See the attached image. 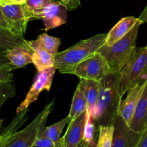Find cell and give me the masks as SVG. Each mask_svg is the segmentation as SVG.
<instances>
[{
    "mask_svg": "<svg viewBox=\"0 0 147 147\" xmlns=\"http://www.w3.org/2000/svg\"><path fill=\"white\" fill-rule=\"evenodd\" d=\"M86 111L70 121L68 127L63 136L64 147H77L83 139Z\"/></svg>",
    "mask_w": 147,
    "mask_h": 147,
    "instance_id": "7c38bea8",
    "label": "cell"
},
{
    "mask_svg": "<svg viewBox=\"0 0 147 147\" xmlns=\"http://www.w3.org/2000/svg\"><path fill=\"white\" fill-rule=\"evenodd\" d=\"M71 121L70 116H67L65 119H62L60 121L57 122V123H54V124L51 125L50 126H47L46 127L45 124L43 125L42 126L39 135L41 136H45L46 137L49 138L50 140L53 141L55 144H57L59 142L60 139H61V134L63 133V131L64 129L65 126L69 123Z\"/></svg>",
    "mask_w": 147,
    "mask_h": 147,
    "instance_id": "d6986e66",
    "label": "cell"
},
{
    "mask_svg": "<svg viewBox=\"0 0 147 147\" xmlns=\"http://www.w3.org/2000/svg\"><path fill=\"white\" fill-rule=\"evenodd\" d=\"M56 70V67H53L46 69L43 71L38 72L25 98L17 108L16 113H18L24 109H28L32 103L37 100L38 96L43 90L50 91Z\"/></svg>",
    "mask_w": 147,
    "mask_h": 147,
    "instance_id": "ba28073f",
    "label": "cell"
},
{
    "mask_svg": "<svg viewBox=\"0 0 147 147\" xmlns=\"http://www.w3.org/2000/svg\"><path fill=\"white\" fill-rule=\"evenodd\" d=\"M15 0H0V5L7 4H12L14 3Z\"/></svg>",
    "mask_w": 147,
    "mask_h": 147,
    "instance_id": "d6a6232c",
    "label": "cell"
},
{
    "mask_svg": "<svg viewBox=\"0 0 147 147\" xmlns=\"http://www.w3.org/2000/svg\"><path fill=\"white\" fill-rule=\"evenodd\" d=\"M67 7L58 0H55L46 7L41 14L45 31H48L65 24L67 22Z\"/></svg>",
    "mask_w": 147,
    "mask_h": 147,
    "instance_id": "8fae6325",
    "label": "cell"
},
{
    "mask_svg": "<svg viewBox=\"0 0 147 147\" xmlns=\"http://www.w3.org/2000/svg\"><path fill=\"white\" fill-rule=\"evenodd\" d=\"M0 27H4V28L9 29V27L8 23H7L5 17H4V14H3L1 9H0Z\"/></svg>",
    "mask_w": 147,
    "mask_h": 147,
    "instance_id": "4dcf8cb0",
    "label": "cell"
},
{
    "mask_svg": "<svg viewBox=\"0 0 147 147\" xmlns=\"http://www.w3.org/2000/svg\"><path fill=\"white\" fill-rule=\"evenodd\" d=\"M16 94V86L13 80L0 83V109L4 102Z\"/></svg>",
    "mask_w": 147,
    "mask_h": 147,
    "instance_id": "d4e9b609",
    "label": "cell"
},
{
    "mask_svg": "<svg viewBox=\"0 0 147 147\" xmlns=\"http://www.w3.org/2000/svg\"><path fill=\"white\" fill-rule=\"evenodd\" d=\"M11 65L5 56V50L0 48V67Z\"/></svg>",
    "mask_w": 147,
    "mask_h": 147,
    "instance_id": "f1b7e54d",
    "label": "cell"
},
{
    "mask_svg": "<svg viewBox=\"0 0 147 147\" xmlns=\"http://www.w3.org/2000/svg\"><path fill=\"white\" fill-rule=\"evenodd\" d=\"M60 1L70 11L76 9L80 7V1L79 0H61Z\"/></svg>",
    "mask_w": 147,
    "mask_h": 147,
    "instance_id": "83f0119b",
    "label": "cell"
},
{
    "mask_svg": "<svg viewBox=\"0 0 147 147\" xmlns=\"http://www.w3.org/2000/svg\"><path fill=\"white\" fill-rule=\"evenodd\" d=\"M26 1V0H15L14 3H17V4H24Z\"/></svg>",
    "mask_w": 147,
    "mask_h": 147,
    "instance_id": "d590c367",
    "label": "cell"
},
{
    "mask_svg": "<svg viewBox=\"0 0 147 147\" xmlns=\"http://www.w3.org/2000/svg\"><path fill=\"white\" fill-rule=\"evenodd\" d=\"M87 147H97V144L96 145H93V146H88Z\"/></svg>",
    "mask_w": 147,
    "mask_h": 147,
    "instance_id": "74e56055",
    "label": "cell"
},
{
    "mask_svg": "<svg viewBox=\"0 0 147 147\" xmlns=\"http://www.w3.org/2000/svg\"><path fill=\"white\" fill-rule=\"evenodd\" d=\"M137 147H147V126L142 131V136H141Z\"/></svg>",
    "mask_w": 147,
    "mask_h": 147,
    "instance_id": "f546056e",
    "label": "cell"
},
{
    "mask_svg": "<svg viewBox=\"0 0 147 147\" xmlns=\"http://www.w3.org/2000/svg\"><path fill=\"white\" fill-rule=\"evenodd\" d=\"M87 101H86L84 93L82 89L78 86L75 91L74 96H73V101H72L68 116H70L71 120H73L85 113L87 111Z\"/></svg>",
    "mask_w": 147,
    "mask_h": 147,
    "instance_id": "44dd1931",
    "label": "cell"
},
{
    "mask_svg": "<svg viewBox=\"0 0 147 147\" xmlns=\"http://www.w3.org/2000/svg\"><path fill=\"white\" fill-rule=\"evenodd\" d=\"M55 147H64V143H63V137L59 140V142H57L55 144Z\"/></svg>",
    "mask_w": 147,
    "mask_h": 147,
    "instance_id": "836d02e7",
    "label": "cell"
},
{
    "mask_svg": "<svg viewBox=\"0 0 147 147\" xmlns=\"http://www.w3.org/2000/svg\"><path fill=\"white\" fill-rule=\"evenodd\" d=\"M138 20L142 23H147V6L140 14V16L138 17Z\"/></svg>",
    "mask_w": 147,
    "mask_h": 147,
    "instance_id": "1f68e13d",
    "label": "cell"
},
{
    "mask_svg": "<svg viewBox=\"0 0 147 147\" xmlns=\"http://www.w3.org/2000/svg\"><path fill=\"white\" fill-rule=\"evenodd\" d=\"M33 52L34 50L30 47L18 46L5 50V56L16 68H21L32 63Z\"/></svg>",
    "mask_w": 147,
    "mask_h": 147,
    "instance_id": "9a60e30c",
    "label": "cell"
},
{
    "mask_svg": "<svg viewBox=\"0 0 147 147\" xmlns=\"http://www.w3.org/2000/svg\"><path fill=\"white\" fill-rule=\"evenodd\" d=\"M110 72L111 71L107 61L98 51L93 56L79 63L75 67L72 75H76L80 79L93 80L100 83Z\"/></svg>",
    "mask_w": 147,
    "mask_h": 147,
    "instance_id": "8992f818",
    "label": "cell"
},
{
    "mask_svg": "<svg viewBox=\"0 0 147 147\" xmlns=\"http://www.w3.org/2000/svg\"><path fill=\"white\" fill-rule=\"evenodd\" d=\"M55 99L47 103L37 117L24 129L17 131L7 141L4 147H34L42 126L47 122L54 108Z\"/></svg>",
    "mask_w": 147,
    "mask_h": 147,
    "instance_id": "5b68a950",
    "label": "cell"
},
{
    "mask_svg": "<svg viewBox=\"0 0 147 147\" xmlns=\"http://www.w3.org/2000/svg\"><path fill=\"white\" fill-rule=\"evenodd\" d=\"M3 121H4V120H3V119H0V127H1V126L2 125Z\"/></svg>",
    "mask_w": 147,
    "mask_h": 147,
    "instance_id": "8d00e7d4",
    "label": "cell"
},
{
    "mask_svg": "<svg viewBox=\"0 0 147 147\" xmlns=\"http://www.w3.org/2000/svg\"><path fill=\"white\" fill-rule=\"evenodd\" d=\"M0 9L7 20L9 30L15 34L24 36L27 24L32 17L24 4H7L0 5Z\"/></svg>",
    "mask_w": 147,
    "mask_h": 147,
    "instance_id": "52a82bcc",
    "label": "cell"
},
{
    "mask_svg": "<svg viewBox=\"0 0 147 147\" xmlns=\"http://www.w3.org/2000/svg\"><path fill=\"white\" fill-rule=\"evenodd\" d=\"M107 34H96L83 40L55 56V67L62 74H72L75 67L93 56L106 43Z\"/></svg>",
    "mask_w": 147,
    "mask_h": 147,
    "instance_id": "7a4b0ae2",
    "label": "cell"
},
{
    "mask_svg": "<svg viewBox=\"0 0 147 147\" xmlns=\"http://www.w3.org/2000/svg\"><path fill=\"white\" fill-rule=\"evenodd\" d=\"M78 86L82 89L87 101V111L93 121L97 114V102L99 94V82L80 79Z\"/></svg>",
    "mask_w": 147,
    "mask_h": 147,
    "instance_id": "4fadbf2b",
    "label": "cell"
},
{
    "mask_svg": "<svg viewBox=\"0 0 147 147\" xmlns=\"http://www.w3.org/2000/svg\"><path fill=\"white\" fill-rule=\"evenodd\" d=\"M113 125L114 133L112 147H137L142 132L132 130L119 115L116 117Z\"/></svg>",
    "mask_w": 147,
    "mask_h": 147,
    "instance_id": "30bf717a",
    "label": "cell"
},
{
    "mask_svg": "<svg viewBox=\"0 0 147 147\" xmlns=\"http://www.w3.org/2000/svg\"><path fill=\"white\" fill-rule=\"evenodd\" d=\"M55 0H26L27 7L32 19H41L43 9Z\"/></svg>",
    "mask_w": 147,
    "mask_h": 147,
    "instance_id": "7402d4cb",
    "label": "cell"
},
{
    "mask_svg": "<svg viewBox=\"0 0 147 147\" xmlns=\"http://www.w3.org/2000/svg\"><path fill=\"white\" fill-rule=\"evenodd\" d=\"M87 146H88L87 144H86V142H85L84 141H83V140H82L81 142H80V143L79 144L78 146L77 147H87Z\"/></svg>",
    "mask_w": 147,
    "mask_h": 147,
    "instance_id": "e575fe53",
    "label": "cell"
},
{
    "mask_svg": "<svg viewBox=\"0 0 147 147\" xmlns=\"http://www.w3.org/2000/svg\"><path fill=\"white\" fill-rule=\"evenodd\" d=\"M138 22V18L132 16L122 18L113 26L109 33H107L105 44L109 46L113 45L126 36Z\"/></svg>",
    "mask_w": 147,
    "mask_h": 147,
    "instance_id": "5bb4252c",
    "label": "cell"
},
{
    "mask_svg": "<svg viewBox=\"0 0 147 147\" xmlns=\"http://www.w3.org/2000/svg\"><path fill=\"white\" fill-rule=\"evenodd\" d=\"M119 73L110 72L99 83L97 114L94 122L98 126L113 125L118 116L122 96L119 90Z\"/></svg>",
    "mask_w": 147,
    "mask_h": 147,
    "instance_id": "6da1fadb",
    "label": "cell"
},
{
    "mask_svg": "<svg viewBox=\"0 0 147 147\" xmlns=\"http://www.w3.org/2000/svg\"><path fill=\"white\" fill-rule=\"evenodd\" d=\"M142 24L139 20L134 27L123 38L111 46L104 44L98 50L99 53L107 61L111 72L119 73L129 60L136 48L138 32Z\"/></svg>",
    "mask_w": 147,
    "mask_h": 147,
    "instance_id": "3957f363",
    "label": "cell"
},
{
    "mask_svg": "<svg viewBox=\"0 0 147 147\" xmlns=\"http://www.w3.org/2000/svg\"><path fill=\"white\" fill-rule=\"evenodd\" d=\"M34 146L36 147H55V144L50 140L49 138L46 137L45 136H41L39 135L36 140Z\"/></svg>",
    "mask_w": 147,
    "mask_h": 147,
    "instance_id": "4316f807",
    "label": "cell"
},
{
    "mask_svg": "<svg viewBox=\"0 0 147 147\" xmlns=\"http://www.w3.org/2000/svg\"><path fill=\"white\" fill-rule=\"evenodd\" d=\"M147 126V83L138 102L130 128L133 131L142 133Z\"/></svg>",
    "mask_w": 147,
    "mask_h": 147,
    "instance_id": "2e32d148",
    "label": "cell"
},
{
    "mask_svg": "<svg viewBox=\"0 0 147 147\" xmlns=\"http://www.w3.org/2000/svg\"><path fill=\"white\" fill-rule=\"evenodd\" d=\"M14 69H16V67L12 65L0 67V83H7L12 80L13 74L11 72Z\"/></svg>",
    "mask_w": 147,
    "mask_h": 147,
    "instance_id": "484cf974",
    "label": "cell"
},
{
    "mask_svg": "<svg viewBox=\"0 0 147 147\" xmlns=\"http://www.w3.org/2000/svg\"><path fill=\"white\" fill-rule=\"evenodd\" d=\"M119 90L121 96L143 79L147 78V45L136 47L124 67L119 73Z\"/></svg>",
    "mask_w": 147,
    "mask_h": 147,
    "instance_id": "277c9868",
    "label": "cell"
},
{
    "mask_svg": "<svg viewBox=\"0 0 147 147\" xmlns=\"http://www.w3.org/2000/svg\"><path fill=\"white\" fill-rule=\"evenodd\" d=\"M79 1H80V0H79Z\"/></svg>",
    "mask_w": 147,
    "mask_h": 147,
    "instance_id": "f35d334b",
    "label": "cell"
},
{
    "mask_svg": "<svg viewBox=\"0 0 147 147\" xmlns=\"http://www.w3.org/2000/svg\"><path fill=\"white\" fill-rule=\"evenodd\" d=\"M18 46L30 47L24 36L18 35L9 29L0 27V48L7 50Z\"/></svg>",
    "mask_w": 147,
    "mask_h": 147,
    "instance_id": "ac0fdd59",
    "label": "cell"
},
{
    "mask_svg": "<svg viewBox=\"0 0 147 147\" xmlns=\"http://www.w3.org/2000/svg\"><path fill=\"white\" fill-rule=\"evenodd\" d=\"M98 131L99 135L97 147H112L114 133L113 125L100 126H98Z\"/></svg>",
    "mask_w": 147,
    "mask_h": 147,
    "instance_id": "603a6c76",
    "label": "cell"
},
{
    "mask_svg": "<svg viewBox=\"0 0 147 147\" xmlns=\"http://www.w3.org/2000/svg\"><path fill=\"white\" fill-rule=\"evenodd\" d=\"M95 123L91 116L86 111V121H85L84 131H83V141L87 144L88 146L96 145L95 142Z\"/></svg>",
    "mask_w": 147,
    "mask_h": 147,
    "instance_id": "cb8c5ba5",
    "label": "cell"
},
{
    "mask_svg": "<svg viewBox=\"0 0 147 147\" xmlns=\"http://www.w3.org/2000/svg\"><path fill=\"white\" fill-rule=\"evenodd\" d=\"M32 63L37 68V72H41L47 68L55 67V56L46 50L37 49L33 52L32 56Z\"/></svg>",
    "mask_w": 147,
    "mask_h": 147,
    "instance_id": "ffe728a7",
    "label": "cell"
},
{
    "mask_svg": "<svg viewBox=\"0 0 147 147\" xmlns=\"http://www.w3.org/2000/svg\"><path fill=\"white\" fill-rule=\"evenodd\" d=\"M147 83V78L136 83L128 90V95L125 100H121L118 109V115L123 119L128 126H130L137 106L138 102L143 93Z\"/></svg>",
    "mask_w": 147,
    "mask_h": 147,
    "instance_id": "9c48e42d",
    "label": "cell"
},
{
    "mask_svg": "<svg viewBox=\"0 0 147 147\" xmlns=\"http://www.w3.org/2000/svg\"><path fill=\"white\" fill-rule=\"evenodd\" d=\"M28 46L34 50L42 49L55 56L58 53V49L61 44V40L58 37H52L47 33H42L34 40L27 41Z\"/></svg>",
    "mask_w": 147,
    "mask_h": 147,
    "instance_id": "e0dca14e",
    "label": "cell"
}]
</instances>
